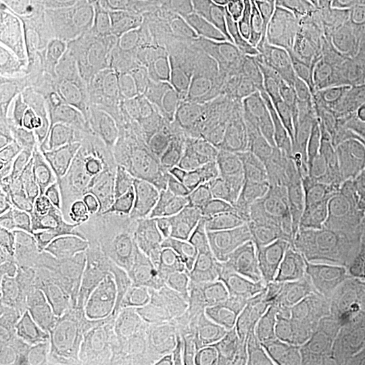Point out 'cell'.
<instances>
[{"mask_svg":"<svg viewBox=\"0 0 365 365\" xmlns=\"http://www.w3.org/2000/svg\"><path fill=\"white\" fill-rule=\"evenodd\" d=\"M25 330H26V327L0 331V354H1V357L9 356L22 348L24 339H25Z\"/></svg>","mask_w":365,"mask_h":365,"instance_id":"1f68e13d","label":"cell"},{"mask_svg":"<svg viewBox=\"0 0 365 365\" xmlns=\"http://www.w3.org/2000/svg\"><path fill=\"white\" fill-rule=\"evenodd\" d=\"M1 153H18L43 144L45 134L56 126V120L37 117L14 95L1 90L0 95Z\"/></svg>","mask_w":365,"mask_h":365,"instance_id":"4fadbf2b","label":"cell"},{"mask_svg":"<svg viewBox=\"0 0 365 365\" xmlns=\"http://www.w3.org/2000/svg\"><path fill=\"white\" fill-rule=\"evenodd\" d=\"M66 302L46 298L30 317L26 324L24 345L21 348V352L25 356H33L42 349L66 313Z\"/></svg>","mask_w":365,"mask_h":365,"instance_id":"ffe728a7","label":"cell"},{"mask_svg":"<svg viewBox=\"0 0 365 365\" xmlns=\"http://www.w3.org/2000/svg\"><path fill=\"white\" fill-rule=\"evenodd\" d=\"M223 68L235 76L249 66L272 60L286 45L282 30L255 21H233L220 25Z\"/></svg>","mask_w":365,"mask_h":365,"instance_id":"ba28073f","label":"cell"},{"mask_svg":"<svg viewBox=\"0 0 365 365\" xmlns=\"http://www.w3.org/2000/svg\"><path fill=\"white\" fill-rule=\"evenodd\" d=\"M327 9L348 27L365 34V0H325Z\"/></svg>","mask_w":365,"mask_h":365,"instance_id":"83f0119b","label":"cell"},{"mask_svg":"<svg viewBox=\"0 0 365 365\" xmlns=\"http://www.w3.org/2000/svg\"><path fill=\"white\" fill-rule=\"evenodd\" d=\"M336 365H365L357 360H354L348 353L344 352L339 346V353H337V359H336Z\"/></svg>","mask_w":365,"mask_h":365,"instance_id":"836d02e7","label":"cell"},{"mask_svg":"<svg viewBox=\"0 0 365 365\" xmlns=\"http://www.w3.org/2000/svg\"><path fill=\"white\" fill-rule=\"evenodd\" d=\"M106 64L113 76L143 83L179 63L187 52L185 15L167 9L156 10L135 22L113 24L105 29Z\"/></svg>","mask_w":365,"mask_h":365,"instance_id":"7a4b0ae2","label":"cell"},{"mask_svg":"<svg viewBox=\"0 0 365 365\" xmlns=\"http://www.w3.org/2000/svg\"><path fill=\"white\" fill-rule=\"evenodd\" d=\"M26 283H29V277L25 269L0 267V298H4Z\"/></svg>","mask_w":365,"mask_h":365,"instance_id":"f546056e","label":"cell"},{"mask_svg":"<svg viewBox=\"0 0 365 365\" xmlns=\"http://www.w3.org/2000/svg\"><path fill=\"white\" fill-rule=\"evenodd\" d=\"M110 365H115V364H114V363H113V364H110Z\"/></svg>","mask_w":365,"mask_h":365,"instance_id":"d590c367","label":"cell"},{"mask_svg":"<svg viewBox=\"0 0 365 365\" xmlns=\"http://www.w3.org/2000/svg\"><path fill=\"white\" fill-rule=\"evenodd\" d=\"M349 241L352 242L354 249L365 257V205L360 207L353 221Z\"/></svg>","mask_w":365,"mask_h":365,"instance_id":"d6a6232c","label":"cell"},{"mask_svg":"<svg viewBox=\"0 0 365 365\" xmlns=\"http://www.w3.org/2000/svg\"><path fill=\"white\" fill-rule=\"evenodd\" d=\"M342 146L339 167L363 192L365 197V137L353 130L341 118Z\"/></svg>","mask_w":365,"mask_h":365,"instance_id":"cb8c5ba5","label":"cell"},{"mask_svg":"<svg viewBox=\"0 0 365 365\" xmlns=\"http://www.w3.org/2000/svg\"><path fill=\"white\" fill-rule=\"evenodd\" d=\"M66 342L73 365H110L114 356L103 334L92 321L78 287L66 302Z\"/></svg>","mask_w":365,"mask_h":365,"instance_id":"30bf717a","label":"cell"},{"mask_svg":"<svg viewBox=\"0 0 365 365\" xmlns=\"http://www.w3.org/2000/svg\"><path fill=\"white\" fill-rule=\"evenodd\" d=\"M52 170L34 158L1 153L0 233L14 237L16 218L27 197L52 178Z\"/></svg>","mask_w":365,"mask_h":365,"instance_id":"9c48e42d","label":"cell"},{"mask_svg":"<svg viewBox=\"0 0 365 365\" xmlns=\"http://www.w3.org/2000/svg\"><path fill=\"white\" fill-rule=\"evenodd\" d=\"M96 225L101 241L99 260L113 247H128L170 265H185L165 226L148 212L126 206L96 221Z\"/></svg>","mask_w":365,"mask_h":365,"instance_id":"52a82bcc","label":"cell"},{"mask_svg":"<svg viewBox=\"0 0 365 365\" xmlns=\"http://www.w3.org/2000/svg\"><path fill=\"white\" fill-rule=\"evenodd\" d=\"M348 265L339 262L330 253L314 262L297 279L294 288L302 303L318 318L337 295L345 279Z\"/></svg>","mask_w":365,"mask_h":365,"instance_id":"9a60e30c","label":"cell"},{"mask_svg":"<svg viewBox=\"0 0 365 365\" xmlns=\"http://www.w3.org/2000/svg\"><path fill=\"white\" fill-rule=\"evenodd\" d=\"M269 354L247 333L235 330L229 365H268Z\"/></svg>","mask_w":365,"mask_h":365,"instance_id":"484cf974","label":"cell"},{"mask_svg":"<svg viewBox=\"0 0 365 365\" xmlns=\"http://www.w3.org/2000/svg\"><path fill=\"white\" fill-rule=\"evenodd\" d=\"M365 313V269L348 265L337 295L319 317V324L334 342L357 330Z\"/></svg>","mask_w":365,"mask_h":365,"instance_id":"7c38bea8","label":"cell"},{"mask_svg":"<svg viewBox=\"0 0 365 365\" xmlns=\"http://www.w3.org/2000/svg\"><path fill=\"white\" fill-rule=\"evenodd\" d=\"M182 357L173 345L161 315L152 309L138 339L114 364L180 365Z\"/></svg>","mask_w":365,"mask_h":365,"instance_id":"ac0fdd59","label":"cell"},{"mask_svg":"<svg viewBox=\"0 0 365 365\" xmlns=\"http://www.w3.org/2000/svg\"><path fill=\"white\" fill-rule=\"evenodd\" d=\"M134 95L135 90H133L131 83L115 76L102 78L92 93L87 113L90 114V131L92 141L103 153L114 155L113 134L119 119L131 105Z\"/></svg>","mask_w":365,"mask_h":365,"instance_id":"8fae6325","label":"cell"},{"mask_svg":"<svg viewBox=\"0 0 365 365\" xmlns=\"http://www.w3.org/2000/svg\"><path fill=\"white\" fill-rule=\"evenodd\" d=\"M238 272L226 298L235 330L272 357L300 365H336L339 344L299 299L274 242L256 240L237 252Z\"/></svg>","mask_w":365,"mask_h":365,"instance_id":"6da1fadb","label":"cell"},{"mask_svg":"<svg viewBox=\"0 0 365 365\" xmlns=\"http://www.w3.org/2000/svg\"><path fill=\"white\" fill-rule=\"evenodd\" d=\"M233 336L210 339L194 352L185 354L180 365H229Z\"/></svg>","mask_w":365,"mask_h":365,"instance_id":"d4e9b609","label":"cell"},{"mask_svg":"<svg viewBox=\"0 0 365 365\" xmlns=\"http://www.w3.org/2000/svg\"><path fill=\"white\" fill-rule=\"evenodd\" d=\"M363 197L361 190L342 170L330 182L318 209L312 215L322 229L344 244L349 241L351 227L361 207Z\"/></svg>","mask_w":365,"mask_h":365,"instance_id":"5bb4252c","label":"cell"},{"mask_svg":"<svg viewBox=\"0 0 365 365\" xmlns=\"http://www.w3.org/2000/svg\"><path fill=\"white\" fill-rule=\"evenodd\" d=\"M57 211L49 203L43 187H39L29 197L25 233L21 235L29 248L37 253H45V240Z\"/></svg>","mask_w":365,"mask_h":365,"instance_id":"7402d4cb","label":"cell"},{"mask_svg":"<svg viewBox=\"0 0 365 365\" xmlns=\"http://www.w3.org/2000/svg\"><path fill=\"white\" fill-rule=\"evenodd\" d=\"M161 292L163 284H149L106 300L81 299L92 321L108 344L114 356V363H117L138 339L145 321Z\"/></svg>","mask_w":365,"mask_h":365,"instance_id":"8992f818","label":"cell"},{"mask_svg":"<svg viewBox=\"0 0 365 365\" xmlns=\"http://www.w3.org/2000/svg\"><path fill=\"white\" fill-rule=\"evenodd\" d=\"M268 365H300L298 363H294V361H289L286 359H279V357H272L269 356V361Z\"/></svg>","mask_w":365,"mask_h":365,"instance_id":"e575fe53","label":"cell"},{"mask_svg":"<svg viewBox=\"0 0 365 365\" xmlns=\"http://www.w3.org/2000/svg\"><path fill=\"white\" fill-rule=\"evenodd\" d=\"M176 247L185 267L195 272L218 299L226 302L238 272V256L230 237L217 225L182 211Z\"/></svg>","mask_w":365,"mask_h":365,"instance_id":"277c9868","label":"cell"},{"mask_svg":"<svg viewBox=\"0 0 365 365\" xmlns=\"http://www.w3.org/2000/svg\"><path fill=\"white\" fill-rule=\"evenodd\" d=\"M43 41L25 27L1 22V90L14 95L37 117L54 119L48 53Z\"/></svg>","mask_w":365,"mask_h":365,"instance_id":"3957f363","label":"cell"},{"mask_svg":"<svg viewBox=\"0 0 365 365\" xmlns=\"http://www.w3.org/2000/svg\"><path fill=\"white\" fill-rule=\"evenodd\" d=\"M238 179L245 197L271 195L279 190L271 161L262 146H245L238 152Z\"/></svg>","mask_w":365,"mask_h":365,"instance_id":"d6986e66","label":"cell"},{"mask_svg":"<svg viewBox=\"0 0 365 365\" xmlns=\"http://www.w3.org/2000/svg\"><path fill=\"white\" fill-rule=\"evenodd\" d=\"M180 265L153 259L143 250L113 247L106 252L91 279L78 291L80 299L106 300L149 284H164L170 272Z\"/></svg>","mask_w":365,"mask_h":365,"instance_id":"5b68a950","label":"cell"},{"mask_svg":"<svg viewBox=\"0 0 365 365\" xmlns=\"http://www.w3.org/2000/svg\"><path fill=\"white\" fill-rule=\"evenodd\" d=\"M298 146L306 161L339 165L342 126L339 114L321 111L309 118L300 126Z\"/></svg>","mask_w":365,"mask_h":365,"instance_id":"e0dca14e","label":"cell"},{"mask_svg":"<svg viewBox=\"0 0 365 365\" xmlns=\"http://www.w3.org/2000/svg\"><path fill=\"white\" fill-rule=\"evenodd\" d=\"M0 299V331H4L26 327L30 317L46 298L29 282Z\"/></svg>","mask_w":365,"mask_h":365,"instance_id":"44dd1931","label":"cell"},{"mask_svg":"<svg viewBox=\"0 0 365 365\" xmlns=\"http://www.w3.org/2000/svg\"><path fill=\"white\" fill-rule=\"evenodd\" d=\"M274 60L261 61L259 64L249 66L237 76L235 92L242 101L257 103L265 101L274 91L279 72Z\"/></svg>","mask_w":365,"mask_h":365,"instance_id":"603a6c76","label":"cell"},{"mask_svg":"<svg viewBox=\"0 0 365 365\" xmlns=\"http://www.w3.org/2000/svg\"><path fill=\"white\" fill-rule=\"evenodd\" d=\"M16 247L29 282L38 288L45 298L66 302L71 292L76 288L68 261L53 259L46 253L33 252L19 235H16Z\"/></svg>","mask_w":365,"mask_h":365,"instance_id":"2e32d148","label":"cell"},{"mask_svg":"<svg viewBox=\"0 0 365 365\" xmlns=\"http://www.w3.org/2000/svg\"><path fill=\"white\" fill-rule=\"evenodd\" d=\"M39 352L46 365H73L66 348V313Z\"/></svg>","mask_w":365,"mask_h":365,"instance_id":"f1b7e54d","label":"cell"},{"mask_svg":"<svg viewBox=\"0 0 365 365\" xmlns=\"http://www.w3.org/2000/svg\"><path fill=\"white\" fill-rule=\"evenodd\" d=\"M341 56L344 63L353 72L365 75V34L351 29L346 36L342 37Z\"/></svg>","mask_w":365,"mask_h":365,"instance_id":"4316f807","label":"cell"},{"mask_svg":"<svg viewBox=\"0 0 365 365\" xmlns=\"http://www.w3.org/2000/svg\"><path fill=\"white\" fill-rule=\"evenodd\" d=\"M339 348L345 353H348L354 360L365 364V337L353 331L342 339H339Z\"/></svg>","mask_w":365,"mask_h":365,"instance_id":"4dcf8cb0","label":"cell"}]
</instances>
